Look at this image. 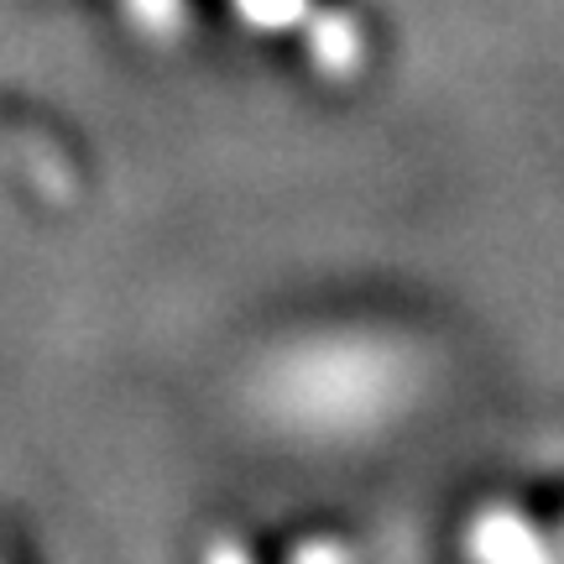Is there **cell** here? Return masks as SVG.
I'll use <instances>...</instances> for the list:
<instances>
[{
    "label": "cell",
    "instance_id": "obj_1",
    "mask_svg": "<svg viewBox=\"0 0 564 564\" xmlns=\"http://www.w3.org/2000/svg\"><path fill=\"white\" fill-rule=\"evenodd\" d=\"M476 554L481 564H549V554L533 544V533L518 518H486L476 533Z\"/></svg>",
    "mask_w": 564,
    "mask_h": 564
},
{
    "label": "cell",
    "instance_id": "obj_2",
    "mask_svg": "<svg viewBox=\"0 0 564 564\" xmlns=\"http://www.w3.org/2000/svg\"><path fill=\"white\" fill-rule=\"evenodd\" d=\"M314 58H319L329 74L356 68V58H361V32H356V21L340 17V11L314 21Z\"/></svg>",
    "mask_w": 564,
    "mask_h": 564
},
{
    "label": "cell",
    "instance_id": "obj_3",
    "mask_svg": "<svg viewBox=\"0 0 564 564\" xmlns=\"http://www.w3.org/2000/svg\"><path fill=\"white\" fill-rule=\"evenodd\" d=\"M236 11L262 32H288L293 21L308 17V0H236Z\"/></svg>",
    "mask_w": 564,
    "mask_h": 564
},
{
    "label": "cell",
    "instance_id": "obj_4",
    "mask_svg": "<svg viewBox=\"0 0 564 564\" xmlns=\"http://www.w3.org/2000/svg\"><path fill=\"white\" fill-rule=\"evenodd\" d=\"M131 11L147 32H173L178 26V0H131Z\"/></svg>",
    "mask_w": 564,
    "mask_h": 564
}]
</instances>
